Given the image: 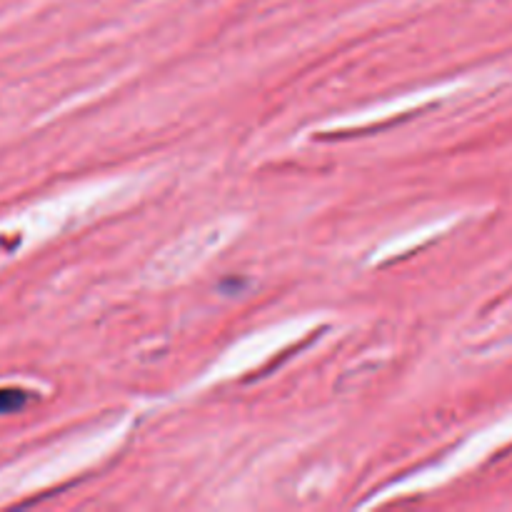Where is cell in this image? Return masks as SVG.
Listing matches in <instances>:
<instances>
[{"label":"cell","mask_w":512,"mask_h":512,"mask_svg":"<svg viewBox=\"0 0 512 512\" xmlns=\"http://www.w3.org/2000/svg\"><path fill=\"white\" fill-rule=\"evenodd\" d=\"M28 403V393L18 388H0V415L15 413Z\"/></svg>","instance_id":"1"}]
</instances>
